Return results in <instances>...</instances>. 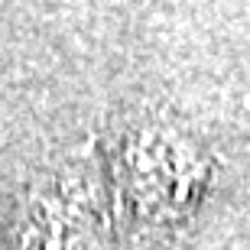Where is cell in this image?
Listing matches in <instances>:
<instances>
[{"label":"cell","instance_id":"cell-1","mask_svg":"<svg viewBox=\"0 0 250 250\" xmlns=\"http://www.w3.org/2000/svg\"><path fill=\"white\" fill-rule=\"evenodd\" d=\"M130 188L140 208L149 214H166L192 202V192L202 182V163L195 149L172 130H146L130 143L127 156Z\"/></svg>","mask_w":250,"mask_h":250}]
</instances>
